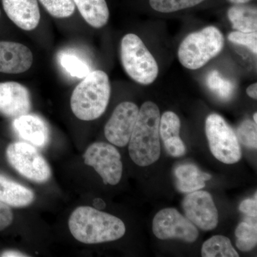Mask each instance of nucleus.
Listing matches in <instances>:
<instances>
[{"label":"nucleus","mask_w":257,"mask_h":257,"mask_svg":"<svg viewBox=\"0 0 257 257\" xmlns=\"http://www.w3.org/2000/svg\"><path fill=\"white\" fill-rule=\"evenodd\" d=\"M8 18L19 28L31 31L38 26L40 12L37 0H3Z\"/></svg>","instance_id":"nucleus-15"},{"label":"nucleus","mask_w":257,"mask_h":257,"mask_svg":"<svg viewBox=\"0 0 257 257\" xmlns=\"http://www.w3.org/2000/svg\"><path fill=\"white\" fill-rule=\"evenodd\" d=\"M164 145H165L166 151L170 156L180 157L185 155V145L179 136L166 140L164 142Z\"/></svg>","instance_id":"nucleus-29"},{"label":"nucleus","mask_w":257,"mask_h":257,"mask_svg":"<svg viewBox=\"0 0 257 257\" xmlns=\"http://www.w3.org/2000/svg\"><path fill=\"white\" fill-rule=\"evenodd\" d=\"M238 141L249 149L257 148L256 123L251 120H245L237 128Z\"/></svg>","instance_id":"nucleus-27"},{"label":"nucleus","mask_w":257,"mask_h":257,"mask_svg":"<svg viewBox=\"0 0 257 257\" xmlns=\"http://www.w3.org/2000/svg\"><path fill=\"white\" fill-rule=\"evenodd\" d=\"M236 245L239 250L248 251L252 250L257 243V226L256 222L242 221L235 231Z\"/></svg>","instance_id":"nucleus-21"},{"label":"nucleus","mask_w":257,"mask_h":257,"mask_svg":"<svg viewBox=\"0 0 257 257\" xmlns=\"http://www.w3.org/2000/svg\"><path fill=\"white\" fill-rule=\"evenodd\" d=\"M60 62L61 66L72 77L84 78L91 72L90 67L87 62L72 53L64 52L61 54Z\"/></svg>","instance_id":"nucleus-23"},{"label":"nucleus","mask_w":257,"mask_h":257,"mask_svg":"<svg viewBox=\"0 0 257 257\" xmlns=\"http://www.w3.org/2000/svg\"><path fill=\"white\" fill-rule=\"evenodd\" d=\"M31 107V96L26 87L18 82H0V114L15 119L28 114Z\"/></svg>","instance_id":"nucleus-12"},{"label":"nucleus","mask_w":257,"mask_h":257,"mask_svg":"<svg viewBox=\"0 0 257 257\" xmlns=\"http://www.w3.org/2000/svg\"><path fill=\"white\" fill-rule=\"evenodd\" d=\"M0 256L2 257H24L29 256L21 251H16V250H7L0 253Z\"/></svg>","instance_id":"nucleus-32"},{"label":"nucleus","mask_w":257,"mask_h":257,"mask_svg":"<svg viewBox=\"0 0 257 257\" xmlns=\"http://www.w3.org/2000/svg\"><path fill=\"white\" fill-rule=\"evenodd\" d=\"M202 256L204 257H238L237 251L229 238L216 235L203 243Z\"/></svg>","instance_id":"nucleus-20"},{"label":"nucleus","mask_w":257,"mask_h":257,"mask_svg":"<svg viewBox=\"0 0 257 257\" xmlns=\"http://www.w3.org/2000/svg\"><path fill=\"white\" fill-rule=\"evenodd\" d=\"M229 1L234 4H243V3H248L250 0H229Z\"/></svg>","instance_id":"nucleus-35"},{"label":"nucleus","mask_w":257,"mask_h":257,"mask_svg":"<svg viewBox=\"0 0 257 257\" xmlns=\"http://www.w3.org/2000/svg\"><path fill=\"white\" fill-rule=\"evenodd\" d=\"M180 128V119L173 111H166L160 116L159 132L162 141L165 142L169 139L179 137Z\"/></svg>","instance_id":"nucleus-24"},{"label":"nucleus","mask_w":257,"mask_h":257,"mask_svg":"<svg viewBox=\"0 0 257 257\" xmlns=\"http://www.w3.org/2000/svg\"><path fill=\"white\" fill-rule=\"evenodd\" d=\"M228 40L232 43L243 45L253 54L257 52V33L256 32H232L228 35Z\"/></svg>","instance_id":"nucleus-28"},{"label":"nucleus","mask_w":257,"mask_h":257,"mask_svg":"<svg viewBox=\"0 0 257 257\" xmlns=\"http://www.w3.org/2000/svg\"><path fill=\"white\" fill-rule=\"evenodd\" d=\"M32 63L33 55L28 47L18 42H0V72L23 73Z\"/></svg>","instance_id":"nucleus-13"},{"label":"nucleus","mask_w":257,"mask_h":257,"mask_svg":"<svg viewBox=\"0 0 257 257\" xmlns=\"http://www.w3.org/2000/svg\"><path fill=\"white\" fill-rule=\"evenodd\" d=\"M84 164L92 167L105 184L116 185L121 180L123 165L116 147L105 143H93L83 155Z\"/></svg>","instance_id":"nucleus-8"},{"label":"nucleus","mask_w":257,"mask_h":257,"mask_svg":"<svg viewBox=\"0 0 257 257\" xmlns=\"http://www.w3.org/2000/svg\"><path fill=\"white\" fill-rule=\"evenodd\" d=\"M204 0H150L152 9L163 13H173L196 6Z\"/></svg>","instance_id":"nucleus-25"},{"label":"nucleus","mask_w":257,"mask_h":257,"mask_svg":"<svg viewBox=\"0 0 257 257\" xmlns=\"http://www.w3.org/2000/svg\"><path fill=\"white\" fill-rule=\"evenodd\" d=\"M205 132L209 148L216 160L227 165L241 160L242 153L236 133L222 116L209 115L206 119Z\"/></svg>","instance_id":"nucleus-7"},{"label":"nucleus","mask_w":257,"mask_h":257,"mask_svg":"<svg viewBox=\"0 0 257 257\" xmlns=\"http://www.w3.org/2000/svg\"><path fill=\"white\" fill-rule=\"evenodd\" d=\"M94 207L97 209H103L106 207V204L100 198H95L93 200Z\"/></svg>","instance_id":"nucleus-34"},{"label":"nucleus","mask_w":257,"mask_h":257,"mask_svg":"<svg viewBox=\"0 0 257 257\" xmlns=\"http://www.w3.org/2000/svg\"><path fill=\"white\" fill-rule=\"evenodd\" d=\"M44 8L52 17L66 18L73 15L75 5L73 0H40Z\"/></svg>","instance_id":"nucleus-26"},{"label":"nucleus","mask_w":257,"mask_h":257,"mask_svg":"<svg viewBox=\"0 0 257 257\" xmlns=\"http://www.w3.org/2000/svg\"><path fill=\"white\" fill-rule=\"evenodd\" d=\"M13 128L19 136L29 144L40 148L50 141V130L46 121L38 115L26 114L15 118Z\"/></svg>","instance_id":"nucleus-14"},{"label":"nucleus","mask_w":257,"mask_h":257,"mask_svg":"<svg viewBox=\"0 0 257 257\" xmlns=\"http://www.w3.org/2000/svg\"><path fill=\"white\" fill-rule=\"evenodd\" d=\"M224 45V38L219 29L209 26L193 32L181 43L179 62L189 69H197L219 55Z\"/></svg>","instance_id":"nucleus-4"},{"label":"nucleus","mask_w":257,"mask_h":257,"mask_svg":"<svg viewBox=\"0 0 257 257\" xmlns=\"http://www.w3.org/2000/svg\"><path fill=\"white\" fill-rule=\"evenodd\" d=\"M253 121H254L255 123H256L257 122V113L256 112H255L254 114H253Z\"/></svg>","instance_id":"nucleus-36"},{"label":"nucleus","mask_w":257,"mask_h":257,"mask_svg":"<svg viewBox=\"0 0 257 257\" xmlns=\"http://www.w3.org/2000/svg\"><path fill=\"white\" fill-rule=\"evenodd\" d=\"M121 60L126 74L140 84H152L158 76L156 60L135 34H128L121 40Z\"/></svg>","instance_id":"nucleus-5"},{"label":"nucleus","mask_w":257,"mask_h":257,"mask_svg":"<svg viewBox=\"0 0 257 257\" xmlns=\"http://www.w3.org/2000/svg\"><path fill=\"white\" fill-rule=\"evenodd\" d=\"M110 95L107 74L101 70L93 71L74 88L71 96V109L79 119L92 121L105 111Z\"/></svg>","instance_id":"nucleus-3"},{"label":"nucleus","mask_w":257,"mask_h":257,"mask_svg":"<svg viewBox=\"0 0 257 257\" xmlns=\"http://www.w3.org/2000/svg\"><path fill=\"white\" fill-rule=\"evenodd\" d=\"M14 216L10 206L0 201V231H3L13 223Z\"/></svg>","instance_id":"nucleus-30"},{"label":"nucleus","mask_w":257,"mask_h":257,"mask_svg":"<svg viewBox=\"0 0 257 257\" xmlns=\"http://www.w3.org/2000/svg\"><path fill=\"white\" fill-rule=\"evenodd\" d=\"M152 230L155 236L162 240L177 239L192 243L199 236L195 225L174 208H166L157 213Z\"/></svg>","instance_id":"nucleus-9"},{"label":"nucleus","mask_w":257,"mask_h":257,"mask_svg":"<svg viewBox=\"0 0 257 257\" xmlns=\"http://www.w3.org/2000/svg\"><path fill=\"white\" fill-rule=\"evenodd\" d=\"M84 20L94 28L107 23L109 11L105 0H73Z\"/></svg>","instance_id":"nucleus-18"},{"label":"nucleus","mask_w":257,"mask_h":257,"mask_svg":"<svg viewBox=\"0 0 257 257\" xmlns=\"http://www.w3.org/2000/svg\"><path fill=\"white\" fill-rule=\"evenodd\" d=\"M228 18L232 28L242 32L257 31V12L256 8L247 6H234L228 11Z\"/></svg>","instance_id":"nucleus-19"},{"label":"nucleus","mask_w":257,"mask_h":257,"mask_svg":"<svg viewBox=\"0 0 257 257\" xmlns=\"http://www.w3.org/2000/svg\"><path fill=\"white\" fill-rule=\"evenodd\" d=\"M257 193H255L253 199H247L240 204L239 210L246 215L256 217L257 214Z\"/></svg>","instance_id":"nucleus-31"},{"label":"nucleus","mask_w":257,"mask_h":257,"mask_svg":"<svg viewBox=\"0 0 257 257\" xmlns=\"http://www.w3.org/2000/svg\"><path fill=\"white\" fill-rule=\"evenodd\" d=\"M246 93L250 97L253 98V99H257V84L256 83H254V84H251L246 89Z\"/></svg>","instance_id":"nucleus-33"},{"label":"nucleus","mask_w":257,"mask_h":257,"mask_svg":"<svg viewBox=\"0 0 257 257\" xmlns=\"http://www.w3.org/2000/svg\"><path fill=\"white\" fill-rule=\"evenodd\" d=\"M186 217L204 231H210L217 226L219 213L213 198L206 191L189 193L182 202Z\"/></svg>","instance_id":"nucleus-10"},{"label":"nucleus","mask_w":257,"mask_h":257,"mask_svg":"<svg viewBox=\"0 0 257 257\" xmlns=\"http://www.w3.org/2000/svg\"><path fill=\"white\" fill-rule=\"evenodd\" d=\"M160 111L156 104L146 101L139 110L138 119L128 142L132 160L140 167H147L160 158Z\"/></svg>","instance_id":"nucleus-2"},{"label":"nucleus","mask_w":257,"mask_h":257,"mask_svg":"<svg viewBox=\"0 0 257 257\" xmlns=\"http://www.w3.org/2000/svg\"><path fill=\"white\" fill-rule=\"evenodd\" d=\"M138 106L135 103L124 101L115 108L104 127L106 140L115 146L127 145L136 124Z\"/></svg>","instance_id":"nucleus-11"},{"label":"nucleus","mask_w":257,"mask_h":257,"mask_svg":"<svg viewBox=\"0 0 257 257\" xmlns=\"http://www.w3.org/2000/svg\"><path fill=\"white\" fill-rule=\"evenodd\" d=\"M32 189L0 174V201L10 207H25L35 201Z\"/></svg>","instance_id":"nucleus-16"},{"label":"nucleus","mask_w":257,"mask_h":257,"mask_svg":"<svg viewBox=\"0 0 257 257\" xmlns=\"http://www.w3.org/2000/svg\"><path fill=\"white\" fill-rule=\"evenodd\" d=\"M7 160L20 175L37 183H45L52 177L48 162L31 144L15 142L6 150Z\"/></svg>","instance_id":"nucleus-6"},{"label":"nucleus","mask_w":257,"mask_h":257,"mask_svg":"<svg viewBox=\"0 0 257 257\" xmlns=\"http://www.w3.org/2000/svg\"><path fill=\"white\" fill-rule=\"evenodd\" d=\"M175 175L177 179V189L183 193L200 190L205 187L206 181L211 178L209 174L203 172L197 166L192 164L178 166L175 169Z\"/></svg>","instance_id":"nucleus-17"},{"label":"nucleus","mask_w":257,"mask_h":257,"mask_svg":"<svg viewBox=\"0 0 257 257\" xmlns=\"http://www.w3.org/2000/svg\"><path fill=\"white\" fill-rule=\"evenodd\" d=\"M206 83L211 92L222 100H229L234 94V84L223 77L218 71L213 70L209 72Z\"/></svg>","instance_id":"nucleus-22"},{"label":"nucleus","mask_w":257,"mask_h":257,"mask_svg":"<svg viewBox=\"0 0 257 257\" xmlns=\"http://www.w3.org/2000/svg\"><path fill=\"white\" fill-rule=\"evenodd\" d=\"M68 225L72 236L87 244L116 241L126 231L119 218L91 207L76 208L69 216Z\"/></svg>","instance_id":"nucleus-1"}]
</instances>
